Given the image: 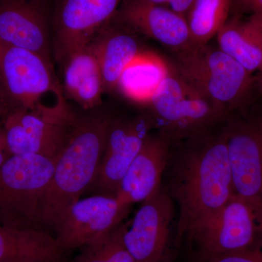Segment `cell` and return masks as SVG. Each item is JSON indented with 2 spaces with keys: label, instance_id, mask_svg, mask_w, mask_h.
I'll return each instance as SVG.
<instances>
[{
  "label": "cell",
  "instance_id": "cell-11",
  "mask_svg": "<svg viewBox=\"0 0 262 262\" xmlns=\"http://www.w3.org/2000/svg\"><path fill=\"white\" fill-rule=\"evenodd\" d=\"M154 127V119L147 115L112 120L97 175L90 187L98 194L116 196L124 175Z\"/></svg>",
  "mask_w": 262,
  "mask_h": 262
},
{
  "label": "cell",
  "instance_id": "cell-1",
  "mask_svg": "<svg viewBox=\"0 0 262 262\" xmlns=\"http://www.w3.org/2000/svg\"><path fill=\"white\" fill-rule=\"evenodd\" d=\"M112 120L101 115L76 118L56 157L53 177L41 200L40 229L56 232L71 207L94 182Z\"/></svg>",
  "mask_w": 262,
  "mask_h": 262
},
{
  "label": "cell",
  "instance_id": "cell-17",
  "mask_svg": "<svg viewBox=\"0 0 262 262\" xmlns=\"http://www.w3.org/2000/svg\"><path fill=\"white\" fill-rule=\"evenodd\" d=\"M66 253L51 232L0 225V262H65Z\"/></svg>",
  "mask_w": 262,
  "mask_h": 262
},
{
  "label": "cell",
  "instance_id": "cell-8",
  "mask_svg": "<svg viewBox=\"0 0 262 262\" xmlns=\"http://www.w3.org/2000/svg\"><path fill=\"white\" fill-rule=\"evenodd\" d=\"M77 117L70 110H15L5 117L10 154H34L56 159Z\"/></svg>",
  "mask_w": 262,
  "mask_h": 262
},
{
  "label": "cell",
  "instance_id": "cell-10",
  "mask_svg": "<svg viewBox=\"0 0 262 262\" xmlns=\"http://www.w3.org/2000/svg\"><path fill=\"white\" fill-rule=\"evenodd\" d=\"M127 222L123 242L135 262H166L173 217L171 198L160 187Z\"/></svg>",
  "mask_w": 262,
  "mask_h": 262
},
{
  "label": "cell",
  "instance_id": "cell-13",
  "mask_svg": "<svg viewBox=\"0 0 262 262\" xmlns=\"http://www.w3.org/2000/svg\"><path fill=\"white\" fill-rule=\"evenodd\" d=\"M223 134L234 194L262 209V122H234Z\"/></svg>",
  "mask_w": 262,
  "mask_h": 262
},
{
  "label": "cell",
  "instance_id": "cell-27",
  "mask_svg": "<svg viewBox=\"0 0 262 262\" xmlns=\"http://www.w3.org/2000/svg\"><path fill=\"white\" fill-rule=\"evenodd\" d=\"M11 156L7 144L4 127L0 126V167Z\"/></svg>",
  "mask_w": 262,
  "mask_h": 262
},
{
  "label": "cell",
  "instance_id": "cell-29",
  "mask_svg": "<svg viewBox=\"0 0 262 262\" xmlns=\"http://www.w3.org/2000/svg\"><path fill=\"white\" fill-rule=\"evenodd\" d=\"M8 111L7 110L6 106H5L3 100H2L1 96H0V117H4L8 115Z\"/></svg>",
  "mask_w": 262,
  "mask_h": 262
},
{
  "label": "cell",
  "instance_id": "cell-23",
  "mask_svg": "<svg viewBox=\"0 0 262 262\" xmlns=\"http://www.w3.org/2000/svg\"><path fill=\"white\" fill-rule=\"evenodd\" d=\"M126 223L85 245L76 262H135L123 242Z\"/></svg>",
  "mask_w": 262,
  "mask_h": 262
},
{
  "label": "cell",
  "instance_id": "cell-5",
  "mask_svg": "<svg viewBox=\"0 0 262 262\" xmlns=\"http://www.w3.org/2000/svg\"><path fill=\"white\" fill-rule=\"evenodd\" d=\"M55 162L42 155H12L0 167V225L40 229L39 205L53 177Z\"/></svg>",
  "mask_w": 262,
  "mask_h": 262
},
{
  "label": "cell",
  "instance_id": "cell-22",
  "mask_svg": "<svg viewBox=\"0 0 262 262\" xmlns=\"http://www.w3.org/2000/svg\"><path fill=\"white\" fill-rule=\"evenodd\" d=\"M231 0H194L186 18L191 46L208 44L229 18Z\"/></svg>",
  "mask_w": 262,
  "mask_h": 262
},
{
  "label": "cell",
  "instance_id": "cell-15",
  "mask_svg": "<svg viewBox=\"0 0 262 262\" xmlns=\"http://www.w3.org/2000/svg\"><path fill=\"white\" fill-rule=\"evenodd\" d=\"M116 15L129 28L175 52L191 47L187 18L167 7L144 0H122Z\"/></svg>",
  "mask_w": 262,
  "mask_h": 262
},
{
  "label": "cell",
  "instance_id": "cell-20",
  "mask_svg": "<svg viewBox=\"0 0 262 262\" xmlns=\"http://www.w3.org/2000/svg\"><path fill=\"white\" fill-rule=\"evenodd\" d=\"M170 71L171 65L163 58L152 52L142 51L125 67L117 89L131 101L149 104Z\"/></svg>",
  "mask_w": 262,
  "mask_h": 262
},
{
  "label": "cell",
  "instance_id": "cell-9",
  "mask_svg": "<svg viewBox=\"0 0 262 262\" xmlns=\"http://www.w3.org/2000/svg\"><path fill=\"white\" fill-rule=\"evenodd\" d=\"M122 0H54L52 26L57 59L90 46Z\"/></svg>",
  "mask_w": 262,
  "mask_h": 262
},
{
  "label": "cell",
  "instance_id": "cell-21",
  "mask_svg": "<svg viewBox=\"0 0 262 262\" xmlns=\"http://www.w3.org/2000/svg\"><path fill=\"white\" fill-rule=\"evenodd\" d=\"M216 37L218 47L250 73L262 71V29L256 22L232 16Z\"/></svg>",
  "mask_w": 262,
  "mask_h": 262
},
{
  "label": "cell",
  "instance_id": "cell-18",
  "mask_svg": "<svg viewBox=\"0 0 262 262\" xmlns=\"http://www.w3.org/2000/svg\"><path fill=\"white\" fill-rule=\"evenodd\" d=\"M63 89L84 108L101 103L103 89L99 62L91 45L76 51L63 61Z\"/></svg>",
  "mask_w": 262,
  "mask_h": 262
},
{
  "label": "cell",
  "instance_id": "cell-31",
  "mask_svg": "<svg viewBox=\"0 0 262 262\" xmlns=\"http://www.w3.org/2000/svg\"><path fill=\"white\" fill-rule=\"evenodd\" d=\"M22 1L33 2V3H49L51 0H22Z\"/></svg>",
  "mask_w": 262,
  "mask_h": 262
},
{
  "label": "cell",
  "instance_id": "cell-14",
  "mask_svg": "<svg viewBox=\"0 0 262 262\" xmlns=\"http://www.w3.org/2000/svg\"><path fill=\"white\" fill-rule=\"evenodd\" d=\"M52 19L49 3L0 0V42L3 46L27 50L51 61Z\"/></svg>",
  "mask_w": 262,
  "mask_h": 262
},
{
  "label": "cell",
  "instance_id": "cell-3",
  "mask_svg": "<svg viewBox=\"0 0 262 262\" xmlns=\"http://www.w3.org/2000/svg\"><path fill=\"white\" fill-rule=\"evenodd\" d=\"M174 70L225 115L246 101L255 77L220 48L206 46L177 51Z\"/></svg>",
  "mask_w": 262,
  "mask_h": 262
},
{
  "label": "cell",
  "instance_id": "cell-6",
  "mask_svg": "<svg viewBox=\"0 0 262 262\" xmlns=\"http://www.w3.org/2000/svg\"><path fill=\"white\" fill-rule=\"evenodd\" d=\"M155 126L170 136H186L201 130L224 116L201 93L171 71L150 100Z\"/></svg>",
  "mask_w": 262,
  "mask_h": 262
},
{
  "label": "cell",
  "instance_id": "cell-33",
  "mask_svg": "<svg viewBox=\"0 0 262 262\" xmlns=\"http://www.w3.org/2000/svg\"></svg>",
  "mask_w": 262,
  "mask_h": 262
},
{
  "label": "cell",
  "instance_id": "cell-16",
  "mask_svg": "<svg viewBox=\"0 0 262 262\" xmlns=\"http://www.w3.org/2000/svg\"><path fill=\"white\" fill-rule=\"evenodd\" d=\"M168 138L164 134L151 135L124 175L116 196L131 206L147 199L161 187L160 182L169 154Z\"/></svg>",
  "mask_w": 262,
  "mask_h": 262
},
{
  "label": "cell",
  "instance_id": "cell-25",
  "mask_svg": "<svg viewBox=\"0 0 262 262\" xmlns=\"http://www.w3.org/2000/svg\"><path fill=\"white\" fill-rule=\"evenodd\" d=\"M262 13V0H231L230 15L241 17Z\"/></svg>",
  "mask_w": 262,
  "mask_h": 262
},
{
  "label": "cell",
  "instance_id": "cell-2",
  "mask_svg": "<svg viewBox=\"0 0 262 262\" xmlns=\"http://www.w3.org/2000/svg\"><path fill=\"white\" fill-rule=\"evenodd\" d=\"M173 193L178 202L179 235L190 234L234 194L223 134L202 138L183 157Z\"/></svg>",
  "mask_w": 262,
  "mask_h": 262
},
{
  "label": "cell",
  "instance_id": "cell-4",
  "mask_svg": "<svg viewBox=\"0 0 262 262\" xmlns=\"http://www.w3.org/2000/svg\"><path fill=\"white\" fill-rule=\"evenodd\" d=\"M0 96L8 113L70 108L51 62L37 53L10 46H3L0 58Z\"/></svg>",
  "mask_w": 262,
  "mask_h": 262
},
{
  "label": "cell",
  "instance_id": "cell-7",
  "mask_svg": "<svg viewBox=\"0 0 262 262\" xmlns=\"http://www.w3.org/2000/svg\"><path fill=\"white\" fill-rule=\"evenodd\" d=\"M189 235L200 245L204 256L241 251L261 237L262 209L234 194Z\"/></svg>",
  "mask_w": 262,
  "mask_h": 262
},
{
  "label": "cell",
  "instance_id": "cell-26",
  "mask_svg": "<svg viewBox=\"0 0 262 262\" xmlns=\"http://www.w3.org/2000/svg\"><path fill=\"white\" fill-rule=\"evenodd\" d=\"M144 1L167 7L186 17L194 0H144Z\"/></svg>",
  "mask_w": 262,
  "mask_h": 262
},
{
  "label": "cell",
  "instance_id": "cell-24",
  "mask_svg": "<svg viewBox=\"0 0 262 262\" xmlns=\"http://www.w3.org/2000/svg\"><path fill=\"white\" fill-rule=\"evenodd\" d=\"M203 262H262V236L247 248L220 256H204Z\"/></svg>",
  "mask_w": 262,
  "mask_h": 262
},
{
  "label": "cell",
  "instance_id": "cell-32",
  "mask_svg": "<svg viewBox=\"0 0 262 262\" xmlns=\"http://www.w3.org/2000/svg\"><path fill=\"white\" fill-rule=\"evenodd\" d=\"M3 44H2L1 42H0V58H1L2 53H3Z\"/></svg>",
  "mask_w": 262,
  "mask_h": 262
},
{
  "label": "cell",
  "instance_id": "cell-28",
  "mask_svg": "<svg viewBox=\"0 0 262 262\" xmlns=\"http://www.w3.org/2000/svg\"><path fill=\"white\" fill-rule=\"evenodd\" d=\"M249 18H251L253 21L256 22L262 29V13H256V14L250 15Z\"/></svg>",
  "mask_w": 262,
  "mask_h": 262
},
{
  "label": "cell",
  "instance_id": "cell-12",
  "mask_svg": "<svg viewBox=\"0 0 262 262\" xmlns=\"http://www.w3.org/2000/svg\"><path fill=\"white\" fill-rule=\"evenodd\" d=\"M130 207L115 196L80 199L67 212L55 236L67 251L83 247L122 223Z\"/></svg>",
  "mask_w": 262,
  "mask_h": 262
},
{
  "label": "cell",
  "instance_id": "cell-19",
  "mask_svg": "<svg viewBox=\"0 0 262 262\" xmlns=\"http://www.w3.org/2000/svg\"><path fill=\"white\" fill-rule=\"evenodd\" d=\"M100 39L91 46L97 57L102 73L103 89H116L122 72L143 50L130 33L117 30L113 18L100 31Z\"/></svg>",
  "mask_w": 262,
  "mask_h": 262
},
{
  "label": "cell",
  "instance_id": "cell-30",
  "mask_svg": "<svg viewBox=\"0 0 262 262\" xmlns=\"http://www.w3.org/2000/svg\"><path fill=\"white\" fill-rule=\"evenodd\" d=\"M256 80V85L257 86L258 89L262 93V71L258 72L257 76L255 77Z\"/></svg>",
  "mask_w": 262,
  "mask_h": 262
}]
</instances>
